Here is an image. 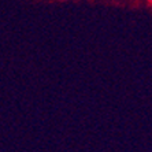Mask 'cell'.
Masks as SVG:
<instances>
[{
    "label": "cell",
    "mask_w": 152,
    "mask_h": 152,
    "mask_svg": "<svg viewBox=\"0 0 152 152\" xmlns=\"http://www.w3.org/2000/svg\"><path fill=\"white\" fill-rule=\"evenodd\" d=\"M149 1H151V3H152V0H149Z\"/></svg>",
    "instance_id": "cell-1"
}]
</instances>
